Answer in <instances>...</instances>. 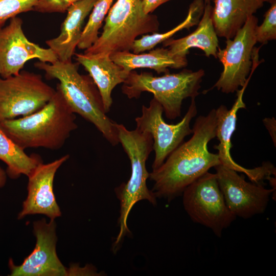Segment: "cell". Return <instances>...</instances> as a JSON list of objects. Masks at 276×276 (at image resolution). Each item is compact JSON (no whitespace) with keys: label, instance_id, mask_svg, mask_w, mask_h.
<instances>
[{"label":"cell","instance_id":"cb8c5ba5","mask_svg":"<svg viewBox=\"0 0 276 276\" xmlns=\"http://www.w3.org/2000/svg\"><path fill=\"white\" fill-rule=\"evenodd\" d=\"M40 0H0V29L8 19L32 11Z\"/></svg>","mask_w":276,"mask_h":276},{"label":"cell","instance_id":"52a82bcc","mask_svg":"<svg viewBox=\"0 0 276 276\" xmlns=\"http://www.w3.org/2000/svg\"><path fill=\"white\" fill-rule=\"evenodd\" d=\"M182 195L184 209L192 221L209 228L219 238L236 219L226 204L215 173L206 172Z\"/></svg>","mask_w":276,"mask_h":276},{"label":"cell","instance_id":"7402d4cb","mask_svg":"<svg viewBox=\"0 0 276 276\" xmlns=\"http://www.w3.org/2000/svg\"><path fill=\"white\" fill-rule=\"evenodd\" d=\"M204 8L203 0H194L190 5L188 14L185 19L172 29L163 33H153L151 35H143L133 42L131 50L134 54L151 50L160 43L170 38L177 32L183 29H189L198 24Z\"/></svg>","mask_w":276,"mask_h":276},{"label":"cell","instance_id":"44dd1931","mask_svg":"<svg viewBox=\"0 0 276 276\" xmlns=\"http://www.w3.org/2000/svg\"><path fill=\"white\" fill-rule=\"evenodd\" d=\"M0 160L6 164V173L13 179L28 176L42 160L36 155H29L0 126Z\"/></svg>","mask_w":276,"mask_h":276},{"label":"cell","instance_id":"9c48e42d","mask_svg":"<svg viewBox=\"0 0 276 276\" xmlns=\"http://www.w3.org/2000/svg\"><path fill=\"white\" fill-rule=\"evenodd\" d=\"M258 19L249 17L232 39H226L223 49L218 47L216 56L223 66L218 81L211 88L216 87L225 94L233 93L247 84L252 65V56L257 43L255 28Z\"/></svg>","mask_w":276,"mask_h":276},{"label":"cell","instance_id":"e0dca14e","mask_svg":"<svg viewBox=\"0 0 276 276\" xmlns=\"http://www.w3.org/2000/svg\"><path fill=\"white\" fill-rule=\"evenodd\" d=\"M76 60L88 72L98 89L106 113L109 111L112 103L111 93L118 84L123 83L128 74L114 63L110 56L89 55L75 53Z\"/></svg>","mask_w":276,"mask_h":276},{"label":"cell","instance_id":"8fae6325","mask_svg":"<svg viewBox=\"0 0 276 276\" xmlns=\"http://www.w3.org/2000/svg\"><path fill=\"white\" fill-rule=\"evenodd\" d=\"M214 168L226 204L236 217L248 219L265 212L275 190L247 182L243 175L221 164Z\"/></svg>","mask_w":276,"mask_h":276},{"label":"cell","instance_id":"4fadbf2b","mask_svg":"<svg viewBox=\"0 0 276 276\" xmlns=\"http://www.w3.org/2000/svg\"><path fill=\"white\" fill-rule=\"evenodd\" d=\"M55 220L47 222L42 219L33 223L36 239L33 251L20 265L10 259L11 276H64L68 269L60 261L56 253L57 236Z\"/></svg>","mask_w":276,"mask_h":276},{"label":"cell","instance_id":"8992f818","mask_svg":"<svg viewBox=\"0 0 276 276\" xmlns=\"http://www.w3.org/2000/svg\"><path fill=\"white\" fill-rule=\"evenodd\" d=\"M203 70L193 72L185 69L178 73H166L155 76L151 73L129 72L122 86V93L129 99L138 98L144 91L152 93L162 105L165 116L174 120L181 116L182 101L199 94Z\"/></svg>","mask_w":276,"mask_h":276},{"label":"cell","instance_id":"4316f807","mask_svg":"<svg viewBox=\"0 0 276 276\" xmlns=\"http://www.w3.org/2000/svg\"><path fill=\"white\" fill-rule=\"evenodd\" d=\"M171 0H140L145 14H150L157 7Z\"/></svg>","mask_w":276,"mask_h":276},{"label":"cell","instance_id":"30bf717a","mask_svg":"<svg viewBox=\"0 0 276 276\" xmlns=\"http://www.w3.org/2000/svg\"><path fill=\"white\" fill-rule=\"evenodd\" d=\"M163 112L162 105L153 98L148 106H142V114L135 119L136 128L149 133L152 137L155 152L152 170L159 167L185 137L193 133L190 122L197 113L195 98H191L187 112L176 124L167 123L163 118Z\"/></svg>","mask_w":276,"mask_h":276},{"label":"cell","instance_id":"484cf974","mask_svg":"<svg viewBox=\"0 0 276 276\" xmlns=\"http://www.w3.org/2000/svg\"><path fill=\"white\" fill-rule=\"evenodd\" d=\"M79 1L81 0H40L33 11L41 13H64Z\"/></svg>","mask_w":276,"mask_h":276},{"label":"cell","instance_id":"603a6c76","mask_svg":"<svg viewBox=\"0 0 276 276\" xmlns=\"http://www.w3.org/2000/svg\"><path fill=\"white\" fill-rule=\"evenodd\" d=\"M114 0H97L91 11L89 19L83 29L77 45L78 49L86 50L98 39L99 30Z\"/></svg>","mask_w":276,"mask_h":276},{"label":"cell","instance_id":"6da1fadb","mask_svg":"<svg viewBox=\"0 0 276 276\" xmlns=\"http://www.w3.org/2000/svg\"><path fill=\"white\" fill-rule=\"evenodd\" d=\"M216 129L215 109L197 118L192 137L149 173V178L154 182L152 191L156 197L172 200L210 169L221 164L218 154L208 149L209 142L216 137Z\"/></svg>","mask_w":276,"mask_h":276},{"label":"cell","instance_id":"2e32d148","mask_svg":"<svg viewBox=\"0 0 276 276\" xmlns=\"http://www.w3.org/2000/svg\"><path fill=\"white\" fill-rule=\"evenodd\" d=\"M96 1L81 0L71 6L67 10V13L59 35L46 41L47 45L59 61L64 62L72 61L82 33L84 20Z\"/></svg>","mask_w":276,"mask_h":276},{"label":"cell","instance_id":"7c38bea8","mask_svg":"<svg viewBox=\"0 0 276 276\" xmlns=\"http://www.w3.org/2000/svg\"><path fill=\"white\" fill-rule=\"evenodd\" d=\"M22 19L13 17L9 24L0 29V77L18 74L29 60L54 63L58 60L50 48H43L30 41L22 27Z\"/></svg>","mask_w":276,"mask_h":276},{"label":"cell","instance_id":"ffe728a7","mask_svg":"<svg viewBox=\"0 0 276 276\" xmlns=\"http://www.w3.org/2000/svg\"><path fill=\"white\" fill-rule=\"evenodd\" d=\"M212 6L204 5L202 16L197 29L188 35L181 38H169L164 41V47H168L174 54L187 56L189 49L197 48L201 49L207 57L217 58L218 39L212 19Z\"/></svg>","mask_w":276,"mask_h":276},{"label":"cell","instance_id":"f546056e","mask_svg":"<svg viewBox=\"0 0 276 276\" xmlns=\"http://www.w3.org/2000/svg\"><path fill=\"white\" fill-rule=\"evenodd\" d=\"M263 3L264 2H268L270 4H272V3L276 2V0H261Z\"/></svg>","mask_w":276,"mask_h":276},{"label":"cell","instance_id":"277c9868","mask_svg":"<svg viewBox=\"0 0 276 276\" xmlns=\"http://www.w3.org/2000/svg\"><path fill=\"white\" fill-rule=\"evenodd\" d=\"M120 143L127 154L131 164V175L128 181L122 183L115 190L120 204L118 220L120 230L113 244V250L123 238L129 234L127 226L128 215L135 204L146 200L153 205L156 204V197L148 189L147 179L149 173L146 169V161L153 150L151 135L137 128L129 130L123 124L116 123Z\"/></svg>","mask_w":276,"mask_h":276},{"label":"cell","instance_id":"ac0fdd59","mask_svg":"<svg viewBox=\"0 0 276 276\" xmlns=\"http://www.w3.org/2000/svg\"><path fill=\"white\" fill-rule=\"evenodd\" d=\"M212 19L218 36L232 39L263 6L261 0H214Z\"/></svg>","mask_w":276,"mask_h":276},{"label":"cell","instance_id":"9a60e30c","mask_svg":"<svg viewBox=\"0 0 276 276\" xmlns=\"http://www.w3.org/2000/svg\"><path fill=\"white\" fill-rule=\"evenodd\" d=\"M69 156L66 154L48 164L42 162L28 176V195L18 219L29 215L42 214L55 220L61 216L54 194L53 182L57 171Z\"/></svg>","mask_w":276,"mask_h":276},{"label":"cell","instance_id":"5bb4252c","mask_svg":"<svg viewBox=\"0 0 276 276\" xmlns=\"http://www.w3.org/2000/svg\"><path fill=\"white\" fill-rule=\"evenodd\" d=\"M247 85L246 84L241 90L236 91L238 98L230 109L224 105H220L215 109L216 137L219 143L214 148L218 151L217 154L221 165L237 172L244 173L251 182L263 185L264 180H268L271 175L275 174V168L271 163L265 162L260 167L249 169L236 163L230 153L232 147L231 139L236 128L237 112L240 108H246L243 101V95Z\"/></svg>","mask_w":276,"mask_h":276},{"label":"cell","instance_id":"83f0119b","mask_svg":"<svg viewBox=\"0 0 276 276\" xmlns=\"http://www.w3.org/2000/svg\"><path fill=\"white\" fill-rule=\"evenodd\" d=\"M263 123L268 130L269 134L272 139L274 146H275L276 134H275V120L274 118L271 119L265 118Z\"/></svg>","mask_w":276,"mask_h":276},{"label":"cell","instance_id":"ba28073f","mask_svg":"<svg viewBox=\"0 0 276 276\" xmlns=\"http://www.w3.org/2000/svg\"><path fill=\"white\" fill-rule=\"evenodd\" d=\"M56 92L40 75L23 71L0 77V122L31 114L41 109Z\"/></svg>","mask_w":276,"mask_h":276},{"label":"cell","instance_id":"f1b7e54d","mask_svg":"<svg viewBox=\"0 0 276 276\" xmlns=\"http://www.w3.org/2000/svg\"><path fill=\"white\" fill-rule=\"evenodd\" d=\"M7 180V173L0 167V188H3Z\"/></svg>","mask_w":276,"mask_h":276},{"label":"cell","instance_id":"d4e9b609","mask_svg":"<svg viewBox=\"0 0 276 276\" xmlns=\"http://www.w3.org/2000/svg\"><path fill=\"white\" fill-rule=\"evenodd\" d=\"M255 32L257 42L265 44L276 39V2L271 4L262 24L256 26Z\"/></svg>","mask_w":276,"mask_h":276},{"label":"cell","instance_id":"d6986e66","mask_svg":"<svg viewBox=\"0 0 276 276\" xmlns=\"http://www.w3.org/2000/svg\"><path fill=\"white\" fill-rule=\"evenodd\" d=\"M110 58L128 73L136 68H148L158 74H166L169 73V67L180 68L188 64L187 56L174 54L165 48H157L147 53L116 52L110 54Z\"/></svg>","mask_w":276,"mask_h":276},{"label":"cell","instance_id":"7a4b0ae2","mask_svg":"<svg viewBox=\"0 0 276 276\" xmlns=\"http://www.w3.org/2000/svg\"><path fill=\"white\" fill-rule=\"evenodd\" d=\"M76 117L56 88L40 109L25 117L0 122L4 131L23 149L61 148L78 125Z\"/></svg>","mask_w":276,"mask_h":276},{"label":"cell","instance_id":"4dcf8cb0","mask_svg":"<svg viewBox=\"0 0 276 276\" xmlns=\"http://www.w3.org/2000/svg\"><path fill=\"white\" fill-rule=\"evenodd\" d=\"M211 0H204V5L205 4H210Z\"/></svg>","mask_w":276,"mask_h":276},{"label":"cell","instance_id":"3957f363","mask_svg":"<svg viewBox=\"0 0 276 276\" xmlns=\"http://www.w3.org/2000/svg\"><path fill=\"white\" fill-rule=\"evenodd\" d=\"M34 66L49 79H56L58 88L73 112L92 123L112 146L120 143L116 123L107 115L100 93L90 76L78 72V63L37 62Z\"/></svg>","mask_w":276,"mask_h":276},{"label":"cell","instance_id":"5b68a950","mask_svg":"<svg viewBox=\"0 0 276 276\" xmlns=\"http://www.w3.org/2000/svg\"><path fill=\"white\" fill-rule=\"evenodd\" d=\"M103 32L84 54L108 55L130 51L140 35L155 33L159 28L157 17L145 14L140 0H117L105 18Z\"/></svg>","mask_w":276,"mask_h":276}]
</instances>
